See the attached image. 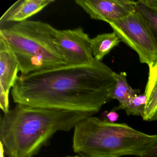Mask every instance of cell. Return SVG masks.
<instances>
[{
    "label": "cell",
    "instance_id": "obj_5",
    "mask_svg": "<svg viewBox=\"0 0 157 157\" xmlns=\"http://www.w3.org/2000/svg\"><path fill=\"white\" fill-rule=\"evenodd\" d=\"M109 25L121 42L137 54L140 63L149 67L157 61V49L153 39L136 10Z\"/></svg>",
    "mask_w": 157,
    "mask_h": 157
},
{
    "label": "cell",
    "instance_id": "obj_16",
    "mask_svg": "<svg viewBox=\"0 0 157 157\" xmlns=\"http://www.w3.org/2000/svg\"><path fill=\"white\" fill-rule=\"evenodd\" d=\"M140 157H157V143Z\"/></svg>",
    "mask_w": 157,
    "mask_h": 157
},
{
    "label": "cell",
    "instance_id": "obj_17",
    "mask_svg": "<svg viewBox=\"0 0 157 157\" xmlns=\"http://www.w3.org/2000/svg\"><path fill=\"white\" fill-rule=\"evenodd\" d=\"M144 2L149 6L157 9V0H143Z\"/></svg>",
    "mask_w": 157,
    "mask_h": 157
},
{
    "label": "cell",
    "instance_id": "obj_11",
    "mask_svg": "<svg viewBox=\"0 0 157 157\" xmlns=\"http://www.w3.org/2000/svg\"><path fill=\"white\" fill-rule=\"evenodd\" d=\"M116 83L111 94V99L117 100L119 105L113 110H125L130 100L140 94L139 90L134 89L128 84L127 80V74L125 72L116 73Z\"/></svg>",
    "mask_w": 157,
    "mask_h": 157
},
{
    "label": "cell",
    "instance_id": "obj_7",
    "mask_svg": "<svg viewBox=\"0 0 157 157\" xmlns=\"http://www.w3.org/2000/svg\"><path fill=\"white\" fill-rule=\"evenodd\" d=\"M91 19L110 24L135 12L137 1L130 0H76Z\"/></svg>",
    "mask_w": 157,
    "mask_h": 157
},
{
    "label": "cell",
    "instance_id": "obj_2",
    "mask_svg": "<svg viewBox=\"0 0 157 157\" xmlns=\"http://www.w3.org/2000/svg\"><path fill=\"white\" fill-rule=\"evenodd\" d=\"M94 115L16 104L1 117L2 150L8 157H34L57 132L70 131Z\"/></svg>",
    "mask_w": 157,
    "mask_h": 157
},
{
    "label": "cell",
    "instance_id": "obj_14",
    "mask_svg": "<svg viewBox=\"0 0 157 157\" xmlns=\"http://www.w3.org/2000/svg\"><path fill=\"white\" fill-rule=\"evenodd\" d=\"M147 101V97L145 93L136 95L130 100L129 103L125 109L127 115L140 116L142 117L145 112Z\"/></svg>",
    "mask_w": 157,
    "mask_h": 157
},
{
    "label": "cell",
    "instance_id": "obj_1",
    "mask_svg": "<svg viewBox=\"0 0 157 157\" xmlns=\"http://www.w3.org/2000/svg\"><path fill=\"white\" fill-rule=\"evenodd\" d=\"M116 72L95 59L91 66H65L18 76L16 104L95 115L111 100Z\"/></svg>",
    "mask_w": 157,
    "mask_h": 157
},
{
    "label": "cell",
    "instance_id": "obj_18",
    "mask_svg": "<svg viewBox=\"0 0 157 157\" xmlns=\"http://www.w3.org/2000/svg\"><path fill=\"white\" fill-rule=\"evenodd\" d=\"M82 157L79 156H67V157Z\"/></svg>",
    "mask_w": 157,
    "mask_h": 157
},
{
    "label": "cell",
    "instance_id": "obj_13",
    "mask_svg": "<svg viewBox=\"0 0 157 157\" xmlns=\"http://www.w3.org/2000/svg\"><path fill=\"white\" fill-rule=\"evenodd\" d=\"M136 10L144 21L157 49V9L140 0L137 1Z\"/></svg>",
    "mask_w": 157,
    "mask_h": 157
},
{
    "label": "cell",
    "instance_id": "obj_12",
    "mask_svg": "<svg viewBox=\"0 0 157 157\" xmlns=\"http://www.w3.org/2000/svg\"><path fill=\"white\" fill-rule=\"evenodd\" d=\"M121 40L114 32L98 35L91 40V47L94 59L101 61L103 59Z\"/></svg>",
    "mask_w": 157,
    "mask_h": 157
},
{
    "label": "cell",
    "instance_id": "obj_4",
    "mask_svg": "<svg viewBox=\"0 0 157 157\" xmlns=\"http://www.w3.org/2000/svg\"><path fill=\"white\" fill-rule=\"evenodd\" d=\"M58 30L41 21L26 20L0 29L2 40L13 53L21 75L67 66L57 44Z\"/></svg>",
    "mask_w": 157,
    "mask_h": 157
},
{
    "label": "cell",
    "instance_id": "obj_8",
    "mask_svg": "<svg viewBox=\"0 0 157 157\" xmlns=\"http://www.w3.org/2000/svg\"><path fill=\"white\" fill-rule=\"evenodd\" d=\"M19 63L14 54L0 40V91L9 95L19 76Z\"/></svg>",
    "mask_w": 157,
    "mask_h": 157
},
{
    "label": "cell",
    "instance_id": "obj_9",
    "mask_svg": "<svg viewBox=\"0 0 157 157\" xmlns=\"http://www.w3.org/2000/svg\"><path fill=\"white\" fill-rule=\"evenodd\" d=\"M54 2V0L18 1L10 7L1 17V24H2L3 22L18 23L26 21Z\"/></svg>",
    "mask_w": 157,
    "mask_h": 157
},
{
    "label": "cell",
    "instance_id": "obj_15",
    "mask_svg": "<svg viewBox=\"0 0 157 157\" xmlns=\"http://www.w3.org/2000/svg\"><path fill=\"white\" fill-rule=\"evenodd\" d=\"M107 120L111 123H115L119 117V115L114 110H112L106 113Z\"/></svg>",
    "mask_w": 157,
    "mask_h": 157
},
{
    "label": "cell",
    "instance_id": "obj_10",
    "mask_svg": "<svg viewBox=\"0 0 157 157\" xmlns=\"http://www.w3.org/2000/svg\"><path fill=\"white\" fill-rule=\"evenodd\" d=\"M147 101L142 119L151 122L157 121V61L149 67L147 82L144 92Z\"/></svg>",
    "mask_w": 157,
    "mask_h": 157
},
{
    "label": "cell",
    "instance_id": "obj_3",
    "mask_svg": "<svg viewBox=\"0 0 157 157\" xmlns=\"http://www.w3.org/2000/svg\"><path fill=\"white\" fill-rule=\"evenodd\" d=\"M157 143V135H148L125 123H111L89 117L74 128L72 148L82 157H140Z\"/></svg>",
    "mask_w": 157,
    "mask_h": 157
},
{
    "label": "cell",
    "instance_id": "obj_6",
    "mask_svg": "<svg viewBox=\"0 0 157 157\" xmlns=\"http://www.w3.org/2000/svg\"><path fill=\"white\" fill-rule=\"evenodd\" d=\"M91 40L81 27L58 30L57 44L67 66H91L94 63Z\"/></svg>",
    "mask_w": 157,
    "mask_h": 157
}]
</instances>
